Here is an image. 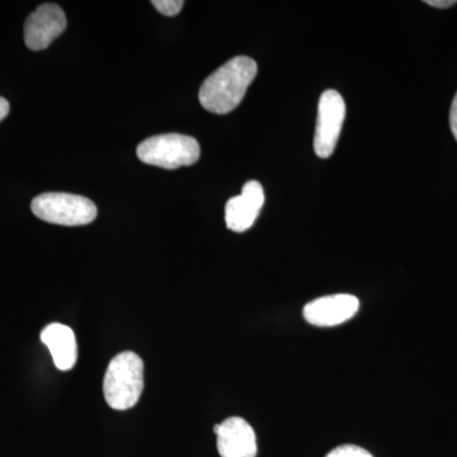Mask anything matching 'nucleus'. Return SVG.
I'll return each instance as SVG.
<instances>
[{
    "mask_svg": "<svg viewBox=\"0 0 457 457\" xmlns=\"http://www.w3.org/2000/svg\"><path fill=\"white\" fill-rule=\"evenodd\" d=\"M258 66L248 56H237L210 75L200 89V104L204 110L227 114L236 110L245 98L246 89L257 75Z\"/></svg>",
    "mask_w": 457,
    "mask_h": 457,
    "instance_id": "f257e3e1",
    "label": "nucleus"
},
{
    "mask_svg": "<svg viewBox=\"0 0 457 457\" xmlns=\"http://www.w3.org/2000/svg\"><path fill=\"white\" fill-rule=\"evenodd\" d=\"M144 390V362L135 352L125 351L108 363L104 380L107 404L114 411H128L139 402Z\"/></svg>",
    "mask_w": 457,
    "mask_h": 457,
    "instance_id": "f03ea898",
    "label": "nucleus"
},
{
    "mask_svg": "<svg viewBox=\"0 0 457 457\" xmlns=\"http://www.w3.org/2000/svg\"><path fill=\"white\" fill-rule=\"evenodd\" d=\"M137 158L143 163L164 170H177L196 163L201 147L195 137L180 134L156 135L137 146Z\"/></svg>",
    "mask_w": 457,
    "mask_h": 457,
    "instance_id": "7ed1b4c3",
    "label": "nucleus"
},
{
    "mask_svg": "<svg viewBox=\"0 0 457 457\" xmlns=\"http://www.w3.org/2000/svg\"><path fill=\"white\" fill-rule=\"evenodd\" d=\"M31 210L41 220L64 227L88 225L97 218V206L89 198L62 192L33 198Z\"/></svg>",
    "mask_w": 457,
    "mask_h": 457,
    "instance_id": "20e7f679",
    "label": "nucleus"
},
{
    "mask_svg": "<svg viewBox=\"0 0 457 457\" xmlns=\"http://www.w3.org/2000/svg\"><path fill=\"white\" fill-rule=\"evenodd\" d=\"M345 119V104L337 90L329 89L319 101L314 150L319 158H329L336 150Z\"/></svg>",
    "mask_w": 457,
    "mask_h": 457,
    "instance_id": "39448f33",
    "label": "nucleus"
},
{
    "mask_svg": "<svg viewBox=\"0 0 457 457\" xmlns=\"http://www.w3.org/2000/svg\"><path fill=\"white\" fill-rule=\"evenodd\" d=\"M66 29V16L59 5L46 3L27 18L25 41L33 51L47 49Z\"/></svg>",
    "mask_w": 457,
    "mask_h": 457,
    "instance_id": "423d86ee",
    "label": "nucleus"
},
{
    "mask_svg": "<svg viewBox=\"0 0 457 457\" xmlns=\"http://www.w3.org/2000/svg\"><path fill=\"white\" fill-rule=\"evenodd\" d=\"M359 309V299L353 295H330L309 303L303 318L315 327H336L353 318Z\"/></svg>",
    "mask_w": 457,
    "mask_h": 457,
    "instance_id": "0eeeda50",
    "label": "nucleus"
},
{
    "mask_svg": "<svg viewBox=\"0 0 457 457\" xmlns=\"http://www.w3.org/2000/svg\"><path fill=\"white\" fill-rule=\"evenodd\" d=\"M218 436V451L221 457H257L254 429L240 417L228 418L213 427Z\"/></svg>",
    "mask_w": 457,
    "mask_h": 457,
    "instance_id": "6e6552de",
    "label": "nucleus"
},
{
    "mask_svg": "<svg viewBox=\"0 0 457 457\" xmlns=\"http://www.w3.org/2000/svg\"><path fill=\"white\" fill-rule=\"evenodd\" d=\"M264 204V191L260 182L249 180L239 196L230 198L225 207L227 227L236 233H243L253 227Z\"/></svg>",
    "mask_w": 457,
    "mask_h": 457,
    "instance_id": "1a4fd4ad",
    "label": "nucleus"
},
{
    "mask_svg": "<svg viewBox=\"0 0 457 457\" xmlns=\"http://www.w3.org/2000/svg\"><path fill=\"white\" fill-rule=\"evenodd\" d=\"M41 342L49 348L54 363L60 371H71L78 360L77 338L71 327L51 323L41 332Z\"/></svg>",
    "mask_w": 457,
    "mask_h": 457,
    "instance_id": "9d476101",
    "label": "nucleus"
},
{
    "mask_svg": "<svg viewBox=\"0 0 457 457\" xmlns=\"http://www.w3.org/2000/svg\"><path fill=\"white\" fill-rule=\"evenodd\" d=\"M326 457H372V455L362 447L354 446V445H343V446L330 451Z\"/></svg>",
    "mask_w": 457,
    "mask_h": 457,
    "instance_id": "9b49d317",
    "label": "nucleus"
},
{
    "mask_svg": "<svg viewBox=\"0 0 457 457\" xmlns=\"http://www.w3.org/2000/svg\"><path fill=\"white\" fill-rule=\"evenodd\" d=\"M152 4L164 16L171 17L182 11L185 2L183 0H153Z\"/></svg>",
    "mask_w": 457,
    "mask_h": 457,
    "instance_id": "f8f14e48",
    "label": "nucleus"
},
{
    "mask_svg": "<svg viewBox=\"0 0 457 457\" xmlns=\"http://www.w3.org/2000/svg\"><path fill=\"white\" fill-rule=\"evenodd\" d=\"M450 126L451 131H453V137H455L457 141V93L455 98H453V106H451Z\"/></svg>",
    "mask_w": 457,
    "mask_h": 457,
    "instance_id": "ddd939ff",
    "label": "nucleus"
},
{
    "mask_svg": "<svg viewBox=\"0 0 457 457\" xmlns=\"http://www.w3.org/2000/svg\"><path fill=\"white\" fill-rule=\"evenodd\" d=\"M426 4L435 8H450L456 4V0H427Z\"/></svg>",
    "mask_w": 457,
    "mask_h": 457,
    "instance_id": "4468645a",
    "label": "nucleus"
},
{
    "mask_svg": "<svg viewBox=\"0 0 457 457\" xmlns=\"http://www.w3.org/2000/svg\"><path fill=\"white\" fill-rule=\"evenodd\" d=\"M9 110H11V107H9L7 99L0 97V121H3L8 116Z\"/></svg>",
    "mask_w": 457,
    "mask_h": 457,
    "instance_id": "2eb2a0df",
    "label": "nucleus"
}]
</instances>
